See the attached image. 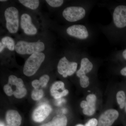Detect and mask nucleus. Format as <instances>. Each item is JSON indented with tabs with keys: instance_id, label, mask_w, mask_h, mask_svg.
Instances as JSON below:
<instances>
[{
	"instance_id": "obj_34",
	"label": "nucleus",
	"mask_w": 126,
	"mask_h": 126,
	"mask_svg": "<svg viewBox=\"0 0 126 126\" xmlns=\"http://www.w3.org/2000/svg\"><path fill=\"white\" fill-rule=\"evenodd\" d=\"M125 110H126V105H125Z\"/></svg>"
},
{
	"instance_id": "obj_32",
	"label": "nucleus",
	"mask_w": 126,
	"mask_h": 126,
	"mask_svg": "<svg viewBox=\"0 0 126 126\" xmlns=\"http://www.w3.org/2000/svg\"><path fill=\"white\" fill-rule=\"evenodd\" d=\"M7 1L6 0H0V1H2V2H5V1Z\"/></svg>"
},
{
	"instance_id": "obj_1",
	"label": "nucleus",
	"mask_w": 126,
	"mask_h": 126,
	"mask_svg": "<svg viewBox=\"0 0 126 126\" xmlns=\"http://www.w3.org/2000/svg\"><path fill=\"white\" fill-rule=\"evenodd\" d=\"M45 58V55L42 52H36L31 55L24 65V74L27 77H31L35 74L44 61Z\"/></svg>"
},
{
	"instance_id": "obj_35",
	"label": "nucleus",
	"mask_w": 126,
	"mask_h": 126,
	"mask_svg": "<svg viewBox=\"0 0 126 126\" xmlns=\"http://www.w3.org/2000/svg\"></svg>"
},
{
	"instance_id": "obj_8",
	"label": "nucleus",
	"mask_w": 126,
	"mask_h": 126,
	"mask_svg": "<svg viewBox=\"0 0 126 126\" xmlns=\"http://www.w3.org/2000/svg\"><path fill=\"white\" fill-rule=\"evenodd\" d=\"M52 111V108L49 104H45L40 105L33 112L32 119L36 122H41L48 116Z\"/></svg>"
},
{
	"instance_id": "obj_26",
	"label": "nucleus",
	"mask_w": 126,
	"mask_h": 126,
	"mask_svg": "<svg viewBox=\"0 0 126 126\" xmlns=\"http://www.w3.org/2000/svg\"><path fill=\"white\" fill-rule=\"evenodd\" d=\"M98 124V120L95 118L91 119L88 121L84 126H97Z\"/></svg>"
},
{
	"instance_id": "obj_27",
	"label": "nucleus",
	"mask_w": 126,
	"mask_h": 126,
	"mask_svg": "<svg viewBox=\"0 0 126 126\" xmlns=\"http://www.w3.org/2000/svg\"><path fill=\"white\" fill-rule=\"evenodd\" d=\"M32 85L35 89H39L41 86L40 81L38 79H35L32 81Z\"/></svg>"
},
{
	"instance_id": "obj_15",
	"label": "nucleus",
	"mask_w": 126,
	"mask_h": 126,
	"mask_svg": "<svg viewBox=\"0 0 126 126\" xmlns=\"http://www.w3.org/2000/svg\"><path fill=\"white\" fill-rule=\"evenodd\" d=\"M67 119L65 115L59 114L56 115L51 121L40 126H67Z\"/></svg>"
},
{
	"instance_id": "obj_25",
	"label": "nucleus",
	"mask_w": 126,
	"mask_h": 126,
	"mask_svg": "<svg viewBox=\"0 0 126 126\" xmlns=\"http://www.w3.org/2000/svg\"><path fill=\"white\" fill-rule=\"evenodd\" d=\"M4 92L7 96H10L12 94H14V91L12 90L10 85L9 84H6L4 86L3 88Z\"/></svg>"
},
{
	"instance_id": "obj_2",
	"label": "nucleus",
	"mask_w": 126,
	"mask_h": 126,
	"mask_svg": "<svg viewBox=\"0 0 126 126\" xmlns=\"http://www.w3.org/2000/svg\"><path fill=\"white\" fill-rule=\"evenodd\" d=\"M44 44L39 40L36 42L29 43L24 41H18L15 45L16 53L20 54H32L36 52L44 51Z\"/></svg>"
},
{
	"instance_id": "obj_18",
	"label": "nucleus",
	"mask_w": 126,
	"mask_h": 126,
	"mask_svg": "<svg viewBox=\"0 0 126 126\" xmlns=\"http://www.w3.org/2000/svg\"><path fill=\"white\" fill-rule=\"evenodd\" d=\"M8 84L16 86V88L24 87V82L23 80L14 75H11L9 76Z\"/></svg>"
},
{
	"instance_id": "obj_5",
	"label": "nucleus",
	"mask_w": 126,
	"mask_h": 126,
	"mask_svg": "<svg viewBox=\"0 0 126 126\" xmlns=\"http://www.w3.org/2000/svg\"><path fill=\"white\" fill-rule=\"evenodd\" d=\"M78 64L76 62H70L65 57L60 59L58 64V71L64 78L73 75L77 70Z\"/></svg>"
},
{
	"instance_id": "obj_23",
	"label": "nucleus",
	"mask_w": 126,
	"mask_h": 126,
	"mask_svg": "<svg viewBox=\"0 0 126 126\" xmlns=\"http://www.w3.org/2000/svg\"><path fill=\"white\" fill-rule=\"evenodd\" d=\"M80 84L81 87L83 88L87 87L89 84V79L86 75L80 78Z\"/></svg>"
},
{
	"instance_id": "obj_33",
	"label": "nucleus",
	"mask_w": 126,
	"mask_h": 126,
	"mask_svg": "<svg viewBox=\"0 0 126 126\" xmlns=\"http://www.w3.org/2000/svg\"><path fill=\"white\" fill-rule=\"evenodd\" d=\"M0 126H4V124H3L2 123H1Z\"/></svg>"
},
{
	"instance_id": "obj_14",
	"label": "nucleus",
	"mask_w": 126,
	"mask_h": 126,
	"mask_svg": "<svg viewBox=\"0 0 126 126\" xmlns=\"http://www.w3.org/2000/svg\"><path fill=\"white\" fill-rule=\"evenodd\" d=\"M93 68V64L87 58H84L81 61V67L77 72V75L79 78L89 73Z\"/></svg>"
},
{
	"instance_id": "obj_4",
	"label": "nucleus",
	"mask_w": 126,
	"mask_h": 126,
	"mask_svg": "<svg viewBox=\"0 0 126 126\" xmlns=\"http://www.w3.org/2000/svg\"><path fill=\"white\" fill-rule=\"evenodd\" d=\"M86 15V11L83 7L70 6L64 10L63 15L69 22H76L83 19Z\"/></svg>"
},
{
	"instance_id": "obj_22",
	"label": "nucleus",
	"mask_w": 126,
	"mask_h": 126,
	"mask_svg": "<svg viewBox=\"0 0 126 126\" xmlns=\"http://www.w3.org/2000/svg\"><path fill=\"white\" fill-rule=\"evenodd\" d=\"M46 1L50 6L54 7H60L64 2L63 0H46Z\"/></svg>"
},
{
	"instance_id": "obj_20",
	"label": "nucleus",
	"mask_w": 126,
	"mask_h": 126,
	"mask_svg": "<svg viewBox=\"0 0 126 126\" xmlns=\"http://www.w3.org/2000/svg\"><path fill=\"white\" fill-rule=\"evenodd\" d=\"M27 90L24 87L16 88L15 91L14 92V95L16 98L20 99L24 97L27 94Z\"/></svg>"
},
{
	"instance_id": "obj_19",
	"label": "nucleus",
	"mask_w": 126,
	"mask_h": 126,
	"mask_svg": "<svg viewBox=\"0 0 126 126\" xmlns=\"http://www.w3.org/2000/svg\"><path fill=\"white\" fill-rule=\"evenodd\" d=\"M116 98L120 108L122 109L126 105V96L125 93L122 90L119 91L117 94Z\"/></svg>"
},
{
	"instance_id": "obj_10",
	"label": "nucleus",
	"mask_w": 126,
	"mask_h": 126,
	"mask_svg": "<svg viewBox=\"0 0 126 126\" xmlns=\"http://www.w3.org/2000/svg\"><path fill=\"white\" fill-rule=\"evenodd\" d=\"M20 26L24 32L28 35H34L37 32V29L32 22L31 16L24 14L21 17Z\"/></svg>"
},
{
	"instance_id": "obj_13",
	"label": "nucleus",
	"mask_w": 126,
	"mask_h": 126,
	"mask_svg": "<svg viewBox=\"0 0 126 126\" xmlns=\"http://www.w3.org/2000/svg\"><path fill=\"white\" fill-rule=\"evenodd\" d=\"M88 102V106L86 108L83 109V112L87 116H92L94 114L96 110V97L95 94H89L86 98Z\"/></svg>"
},
{
	"instance_id": "obj_9",
	"label": "nucleus",
	"mask_w": 126,
	"mask_h": 126,
	"mask_svg": "<svg viewBox=\"0 0 126 126\" xmlns=\"http://www.w3.org/2000/svg\"><path fill=\"white\" fill-rule=\"evenodd\" d=\"M66 32L70 36L80 39H85L89 36L87 30L83 25H73L68 27Z\"/></svg>"
},
{
	"instance_id": "obj_29",
	"label": "nucleus",
	"mask_w": 126,
	"mask_h": 126,
	"mask_svg": "<svg viewBox=\"0 0 126 126\" xmlns=\"http://www.w3.org/2000/svg\"><path fill=\"white\" fill-rule=\"evenodd\" d=\"M121 74L122 75L126 77V67L122 69L121 70Z\"/></svg>"
},
{
	"instance_id": "obj_31",
	"label": "nucleus",
	"mask_w": 126,
	"mask_h": 126,
	"mask_svg": "<svg viewBox=\"0 0 126 126\" xmlns=\"http://www.w3.org/2000/svg\"><path fill=\"white\" fill-rule=\"evenodd\" d=\"M75 126H84L82 124H77V125H76Z\"/></svg>"
},
{
	"instance_id": "obj_11",
	"label": "nucleus",
	"mask_w": 126,
	"mask_h": 126,
	"mask_svg": "<svg viewBox=\"0 0 126 126\" xmlns=\"http://www.w3.org/2000/svg\"><path fill=\"white\" fill-rule=\"evenodd\" d=\"M50 94L55 99L65 96L69 93L68 90L64 88V84L61 81H56L52 84L50 88Z\"/></svg>"
},
{
	"instance_id": "obj_28",
	"label": "nucleus",
	"mask_w": 126,
	"mask_h": 126,
	"mask_svg": "<svg viewBox=\"0 0 126 126\" xmlns=\"http://www.w3.org/2000/svg\"><path fill=\"white\" fill-rule=\"evenodd\" d=\"M88 106V102L87 101H83L80 103V106L82 108L84 109L87 107Z\"/></svg>"
},
{
	"instance_id": "obj_24",
	"label": "nucleus",
	"mask_w": 126,
	"mask_h": 126,
	"mask_svg": "<svg viewBox=\"0 0 126 126\" xmlns=\"http://www.w3.org/2000/svg\"><path fill=\"white\" fill-rule=\"evenodd\" d=\"M49 77L47 75H44L40 78L39 81L40 82L41 86L44 87L47 86L49 80Z\"/></svg>"
},
{
	"instance_id": "obj_3",
	"label": "nucleus",
	"mask_w": 126,
	"mask_h": 126,
	"mask_svg": "<svg viewBox=\"0 0 126 126\" xmlns=\"http://www.w3.org/2000/svg\"><path fill=\"white\" fill-rule=\"evenodd\" d=\"M4 16L7 30L11 33H16L18 31L19 26L18 9L14 7H8L5 10Z\"/></svg>"
},
{
	"instance_id": "obj_12",
	"label": "nucleus",
	"mask_w": 126,
	"mask_h": 126,
	"mask_svg": "<svg viewBox=\"0 0 126 126\" xmlns=\"http://www.w3.org/2000/svg\"><path fill=\"white\" fill-rule=\"evenodd\" d=\"M6 120L10 126H20L22 118L17 111L13 110H8L6 115Z\"/></svg>"
},
{
	"instance_id": "obj_17",
	"label": "nucleus",
	"mask_w": 126,
	"mask_h": 126,
	"mask_svg": "<svg viewBox=\"0 0 126 126\" xmlns=\"http://www.w3.org/2000/svg\"><path fill=\"white\" fill-rule=\"evenodd\" d=\"M19 1L24 6L32 10L37 9L39 5V1L38 0H19Z\"/></svg>"
},
{
	"instance_id": "obj_21",
	"label": "nucleus",
	"mask_w": 126,
	"mask_h": 126,
	"mask_svg": "<svg viewBox=\"0 0 126 126\" xmlns=\"http://www.w3.org/2000/svg\"><path fill=\"white\" fill-rule=\"evenodd\" d=\"M44 95V92L42 89H34L32 93L31 97L34 100L38 101L41 99Z\"/></svg>"
},
{
	"instance_id": "obj_6",
	"label": "nucleus",
	"mask_w": 126,
	"mask_h": 126,
	"mask_svg": "<svg viewBox=\"0 0 126 126\" xmlns=\"http://www.w3.org/2000/svg\"><path fill=\"white\" fill-rule=\"evenodd\" d=\"M119 116V112L114 109L106 110L99 117L97 126H111Z\"/></svg>"
},
{
	"instance_id": "obj_16",
	"label": "nucleus",
	"mask_w": 126,
	"mask_h": 126,
	"mask_svg": "<svg viewBox=\"0 0 126 126\" xmlns=\"http://www.w3.org/2000/svg\"><path fill=\"white\" fill-rule=\"evenodd\" d=\"M6 47L10 50L13 51L15 49V45L14 40L9 36H5L1 39L0 42V52L1 53Z\"/></svg>"
},
{
	"instance_id": "obj_7",
	"label": "nucleus",
	"mask_w": 126,
	"mask_h": 126,
	"mask_svg": "<svg viewBox=\"0 0 126 126\" xmlns=\"http://www.w3.org/2000/svg\"><path fill=\"white\" fill-rule=\"evenodd\" d=\"M113 22L117 28L126 26V6L121 5L115 8L113 14Z\"/></svg>"
},
{
	"instance_id": "obj_30",
	"label": "nucleus",
	"mask_w": 126,
	"mask_h": 126,
	"mask_svg": "<svg viewBox=\"0 0 126 126\" xmlns=\"http://www.w3.org/2000/svg\"><path fill=\"white\" fill-rule=\"evenodd\" d=\"M122 55L124 59L126 60V49L124 50V51L123 52Z\"/></svg>"
}]
</instances>
